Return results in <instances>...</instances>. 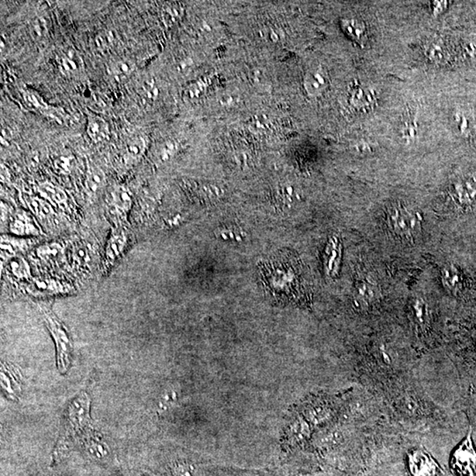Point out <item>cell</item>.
I'll return each mask as SVG.
<instances>
[{
  "mask_svg": "<svg viewBox=\"0 0 476 476\" xmlns=\"http://www.w3.org/2000/svg\"><path fill=\"white\" fill-rule=\"evenodd\" d=\"M91 397L84 392L79 393L68 405L64 429L54 449L53 460L55 463L67 457L82 436L91 429Z\"/></svg>",
  "mask_w": 476,
  "mask_h": 476,
  "instance_id": "1",
  "label": "cell"
},
{
  "mask_svg": "<svg viewBox=\"0 0 476 476\" xmlns=\"http://www.w3.org/2000/svg\"><path fill=\"white\" fill-rule=\"evenodd\" d=\"M269 260L263 267L265 282L267 288L280 296L287 293V299L299 295L303 287L302 270L295 258L289 255H276L274 260Z\"/></svg>",
  "mask_w": 476,
  "mask_h": 476,
  "instance_id": "2",
  "label": "cell"
},
{
  "mask_svg": "<svg viewBox=\"0 0 476 476\" xmlns=\"http://www.w3.org/2000/svg\"><path fill=\"white\" fill-rule=\"evenodd\" d=\"M386 223L390 231L397 238L414 243L422 234V213L402 202H395L386 211Z\"/></svg>",
  "mask_w": 476,
  "mask_h": 476,
  "instance_id": "3",
  "label": "cell"
},
{
  "mask_svg": "<svg viewBox=\"0 0 476 476\" xmlns=\"http://www.w3.org/2000/svg\"><path fill=\"white\" fill-rule=\"evenodd\" d=\"M43 314V317L48 330L53 336L57 350V364L58 371L65 373L70 368L72 362V344L63 324L60 322L55 314L46 306L38 305Z\"/></svg>",
  "mask_w": 476,
  "mask_h": 476,
  "instance_id": "4",
  "label": "cell"
},
{
  "mask_svg": "<svg viewBox=\"0 0 476 476\" xmlns=\"http://www.w3.org/2000/svg\"><path fill=\"white\" fill-rule=\"evenodd\" d=\"M78 444L89 460L102 465L113 463L114 455L108 443L93 428L82 436Z\"/></svg>",
  "mask_w": 476,
  "mask_h": 476,
  "instance_id": "5",
  "label": "cell"
},
{
  "mask_svg": "<svg viewBox=\"0 0 476 476\" xmlns=\"http://www.w3.org/2000/svg\"><path fill=\"white\" fill-rule=\"evenodd\" d=\"M450 464L457 476H476V451L472 444L471 431L454 450Z\"/></svg>",
  "mask_w": 476,
  "mask_h": 476,
  "instance_id": "6",
  "label": "cell"
},
{
  "mask_svg": "<svg viewBox=\"0 0 476 476\" xmlns=\"http://www.w3.org/2000/svg\"><path fill=\"white\" fill-rule=\"evenodd\" d=\"M133 193L124 185H117L110 190L107 196V206L109 215L113 220L119 224L126 220L131 209L133 206Z\"/></svg>",
  "mask_w": 476,
  "mask_h": 476,
  "instance_id": "7",
  "label": "cell"
},
{
  "mask_svg": "<svg viewBox=\"0 0 476 476\" xmlns=\"http://www.w3.org/2000/svg\"><path fill=\"white\" fill-rule=\"evenodd\" d=\"M451 196L457 208L471 209L476 206V177L464 176L455 179L451 185Z\"/></svg>",
  "mask_w": 476,
  "mask_h": 476,
  "instance_id": "8",
  "label": "cell"
},
{
  "mask_svg": "<svg viewBox=\"0 0 476 476\" xmlns=\"http://www.w3.org/2000/svg\"><path fill=\"white\" fill-rule=\"evenodd\" d=\"M441 282L451 294L461 295L470 287V282L460 265L449 263L444 265L440 272Z\"/></svg>",
  "mask_w": 476,
  "mask_h": 476,
  "instance_id": "9",
  "label": "cell"
},
{
  "mask_svg": "<svg viewBox=\"0 0 476 476\" xmlns=\"http://www.w3.org/2000/svg\"><path fill=\"white\" fill-rule=\"evenodd\" d=\"M9 230L18 237H40L43 234L34 217L22 209L17 210L10 216Z\"/></svg>",
  "mask_w": 476,
  "mask_h": 476,
  "instance_id": "10",
  "label": "cell"
},
{
  "mask_svg": "<svg viewBox=\"0 0 476 476\" xmlns=\"http://www.w3.org/2000/svg\"><path fill=\"white\" fill-rule=\"evenodd\" d=\"M127 244H128V236L124 229L117 227L115 230L112 231L105 248L103 265H105L106 270L112 267L117 260L122 256Z\"/></svg>",
  "mask_w": 476,
  "mask_h": 476,
  "instance_id": "11",
  "label": "cell"
},
{
  "mask_svg": "<svg viewBox=\"0 0 476 476\" xmlns=\"http://www.w3.org/2000/svg\"><path fill=\"white\" fill-rule=\"evenodd\" d=\"M33 244V241L31 239H25V238L11 236H1V241H0V258H1V272L3 267L13 258L20 256V253L26 251Z\"/></svg>",
  "mask_w": 476,
  "mask_h": 476,
  "instance_id": "12",
  "label": "cell"
},
{
  "mask_svg": "<svg viewBox=\"0 0 476 476\" xmlns=\"http://www.w3.org/2000/svg\"><path fill=\"white\" fill-rule=\"evenodd\" d=\"M381 291L377 285L371 280L362 279L355 284L354 291V303L359 310H366L378 301Z\"/></svg>",
  "mask_w": 476,
  "mask_h": 476,
  "instance_id": "13",
  "label": "cell"
},
{
  "mask_svg": "<svg viewBox=\"0 0 476 476\" xmlns=\"http://www.w3.org/2000/svg\"><path fill=\"white\" fill-rule=\"evenodd\" d=\"M329 77L322 67L307 72L303 77V88L310 98L322 96L329 87Z\"/></svg>",
  "mask_w": 476,
  "mask_h": 476,
  "instance_id": "14",
  "label": "cell"
},
{
  "mask_svg": "<svg viewBox=\"0 0 476 476\" xmlns=\"http://www.w3.org/2000/svg\"><path fill=\"white\" fill-rule=\"evenodd\" d=\"M409 467L413 476H437L439 472L437 462L423 451H415L410 454Z\"/></svg>",
  "mask_w": 476,
  "mask_h": 476,
  "instance_id": "15",
  "label": "cell"
},
{
  "mask_svg": "<svg viewBox=\"0 0 476 476\" xmlns=\"http://www.w3.org/2000/svg\"><path fill=\"white\" fill-rule=\"evenodd\" d=\"M348 102L352 108L357 110H367L373 108L376 96L373 91L361 84H354L348 89Z\"/></svg>",
  "mask_w": 476,
  "mask_h": 476,
  "instance_id": "16",
  "label": "cell"
},
{
  "mask_svg": "<svg viewBox=\"0 0 476 476\" xmlns=\"http://www.w3.org/2000/svg\"><path fill=\"white\" fill-rule=\"evenodd\" d=\"M29 291L38 296H55L67 294L72 291L71 285L51 279L34 280L31 282Z\"/></svg>",
  "mask_w": 476,
  "mask_h": 476,
  "instance_id": "17",
  "label": "cell"
},
{
  "mask_svg": "<svg viewBox=\"0 0 476 476\" xmlns=\"http://www.w3.org/2000/svg\"><path fill=\"white\" fill-rule=\"evenodd\" d=\"M1 388L4 395L10 399L17 401L20 392V381L19 375L13 367L8 364H2Z\"/></svg>",
  "mask_w": 476,
  "mask_h": 476,
  "instance_id": "18",
  "label": "cell"
},
{
  "mask_svg": "<svg viewBox=\"0 0 476 476\" xmlns=\"http://www.w3.org/2000/svg\"><path fill=\"white\" fill-rule=\"evenodd\" d=\"M341 260V244L339 238L332 237L327 244L325 251V264L326 272L329 276H336L339 272V268Z\"/></svg>",
  "mask_w": 476,
  "mask_h": 476,
  "instance_id": "19",
  "label": "cell"
},
{
  "mask_svg": "<svg viewBox=\"0 0 476 476\" xmlns=\"http://www.w3.org/2000/svg\"><path fill=\"white\" fill-rule=\"evenodd\" d=\"M60 72L65 75L76 74L82 67V60L74 50L67 49L62 51L58 58Z\"/></svg>",
  "mask_w": 476,
  "mask_h": 476,
  "instance_id": "20",
  "label": "cell"
},
{
  "mask_svg": "<svg viewBox=\"0 0 476 476\" xmlns=\"http://www.w3.org/2000/svg\"><path fill=\"white\" fill-rule=\"evenodd\" d=\"M341 27L350 39L357 44H363L364 37H366V25L362 20L355 18L341 20Z\"/></svg>",
  "mask_w": 476,
  "mask_h": 476,
  "instance_id": "21",
  "label": "cell"
},
{
  "mask_svg": "<svg viewBox=\"0 0 476 476\" xmlns=\"http://www.w3.org/2000/svg\"><path fill=\"white\" fill-rule=\"evenodd\" d=\"M87 133L89 138L95 143H102L109 137L108 124L100 117H92L88 120Z\"/></svg>",
  "mask_w": 476,
  "mask_h": 476,
  "instance_id": "22",
  "label": "cell"
},
{
  "mask_svg": "<svg viewBox=\"0 0 476 476\" xmlns=\"http://www.w3.org/2000/svg\"><path fill=\"white\" fill-rule=\"evenodd\" d=\"M37 191L43 198L46 199V201L56 205L64 204L67 201V193L64 190L49 182H44L38 185Z\"/></svg>",
  "mask_w": 476,
  "mask_h": 476,
  "instance_id": "23",
  "label": "cell"
},
{
  "mask_svg": "<svg viewBox=\"0 0 476 476\" xmlns=\"http://www.w3.org/2000/svg\"><path fill=\"white\" fill-rule=\"evenodd\" d=\"M412 315L414 322L420 329L425 330L429 326L430 310L427 303L424 299L416 298L411 303Z\"/></svg>",
  "mask_w": 476,
  "mask_h": 476,
  "instance_id": "24",
  "label": "cell"
},
{
  "mask_svg": "<svg viewBox=\"0 0 476 476\" xmlns=\"http://www.w3.org/2000/svg\"><path fill=\"white\" fill-rule=\"evenodd\" d=\"M425 54L430 60L437 64H443L450 57L449 50L441 41H433L425 47Z\"/></svg>",
  "mask_w": 476,
  "mask_h": 476,
  "instance_id": "25",
  "label": "cell"
},
{
  "mask_svg": "<svg viewBox=\"0 0 476 476\" xmlns=\"http://www.w3.org/2000/svg\"><path fill=\"white\" fill-rule=\"evenodd\" d=\"M24 201L27 206L31 209L34 215L40 217L41 219H46L48 217L53 215V209L48 201L37 198V197L26 196Z\"/></svg>",
  "mask_w": 476,
  "mask_h": 476,
  "instance_id": "26",
  "label": "cell"
},
{
  "mask_svg": "<svg viewBox=\"0 0 476 476\" xmlns=\"http://www.w3.org/2000/svg\"><path fill=\"white\" fill-rule=\"evenodd\" d=\"M134 70H135V65L131 60L117 61L109 67L110 74L117 79V81H125L133 74Z\"/></svg>",
  "mask_w": 476,
  "mask_h": 476,
  "instance_id": "27",
  "label": "cell"
},
{
  "mask_svg": "<svg viewBox=\"0 0 476 476\" xmlns=\"http://www.w3.org/2000/svg\"><path fill=\"white\" fill-rule=\"evenodd\" d=\"M8 264L10 271L17 280H29L32 277L30 265L22 256L13 258Z\"/></svg>",
  "mask_w": 476,
  "mask_h": 476,
  "instance_id": "28",
  "label": "cell"
},
{
  "mask_svg": "<svg viewBox=\"0 0 476 476\" xmlns=\"http://www.w3.org/2000/svg\"><path fill=\"white\" fill-rule=\"evenodd\" d=\"M184 15V9L177 3H168L161 10V18L165 26L171 27L178 23Z\"/></svg>",
  "mask_w": 476,
  "mask_h": 476,
  "instance_id": "29",
  "label": "cell"
},
{
  "mask_svg": "<svg viewBox=\"0 0 476 476\" xmlns=\"http://www.w3.org/2000/svg\"><path fill=\"white\" fill-rule=\"evenodd\" d=\"M146 150V143L143 138H135L126 145L125 157L127 164H132L139 160Z\"/></svg>",
  "mask_w": 476,
  "mask_h": 476,
  "instance_id": "30",
  "label": "cell"
},
{
  "mask_svg": "<svg viewBox=\"0 0 476 476\" xmlns=\"http://www.w3.org/2000/svg\"><path fill=\"white\" fill-rule=\"evenodd\" d=\"M37 256L46 262H51L58 260L63 253V248L60 244H46L39 246L37 250Z\"/></svg>",
  "mask_w": 476,
  "mask_h": 476,
  "instance_id": "31",
  "label": "cell"
},
{
  "mask_svg": "<svg viewBox=\"0 0 476 476\" xmlns=\"http://www.w3.org/2000/svg\"><path fill=\"white\" fill-rule=\"evenodd\" d=\"M417 133H418V126H417L416 120L410 116L409 112L406 119L402 124L401 136L406 143H409L416 139Z\"/></svg>",
  "mask_w": 476,
  "mask_h": 476,
  "instance_id": "32",
  "label": "cell"
},
{
  "mask_svg": "<svg viewBox=\"0 0 476 476\" xmlns=\"http://www.w3.org/2000/svg\"><path fill=\"white\" fill-rule=\"evenodd\" d=\"M159 91L153 79H147L144 82L140 91L141 101L144 105H151L157 100Z\"/></svg>",
  "mask_w": 476,
  "mask_h": 476,
  "instance_id": "33",
  "label": "cell"
},
{
  "mask_svg": "<svg viewBox=\"0 0 476 476\" xmlns=\"http://www.w3.org/2000/svg\"><path fill=\"white\" fill-rule=\"evenodd\" d=\"M279 195L285 204L293 205L301 199L298 190L294 185L284 184L279 189Z\"/></svg>",
  "mask_w": 476,
  "mask_h": 476,
  "instance_id": "34",
  "label": "cell"
},
{
  "mask_svg": "<svg viewBox=\"0 0 476 476\" xmlns=\"http://www.w3.org/2000/svg\"><path fill=\"white\" fill-rule=\"evenodd\" d=\"M105 182V176L99 168H93L89 171L87 178V186L89 191L95 192L102 187Z\"/></svg>",
  "mask_w": 476,
  "mask_h": 476,
  "instance_id": "35",
  "label": "cell"
},
{
  "mask_svg": "<svg viewBox=\"0 0 476 476\" xmlns=\"http://www.w3.org/2000/svg\"><path fill=\"white\" fill-rule=\"evenodd\" d=\"M30 33L34 39H41L46 36L48 27L46 20L42 17L34 19L29 25Z\"/></svg>",
  "mask_w": 476,
  "mask_h": 476,
  "instance_id": "36",
  "label": "cell"
},
{
  "mask_svg": "<svg viewBox=\"0 0 476 476\" xmlns=\"http://www.w3.org/2000/svg\"><path fill=\"white\" fill-rule=\"evenodd\" d=\"M23 98L27 102V105H29L34 109L42 110V112H47V110H49L50 109L49 106H48L46 103L44 102V100L41 98L39 95L34 94V92H24Z\"/></svg>",
  "mask_w": 476,
  "mask_h": 476,
  "instance_id": "37",
  "label": "cell"
},
{
  "mask_svg": "<svg viewBox=\"0 0 476 476\" xmlns=\"http://www.w3.org/2000/svg\"><path fill=\"white\" fill-rule=\"evenodd\" d=\"M177 151V144L174 141H167L161 145L157 153V160L159 161H166L173 155Z\"/></svg>",
  "mask_w": 476,
  "mask_h": 476,
  "instance_id": "38",
  "label": "cell"
},
{
  "mask_svg": "<svg viewBox=\"0 0 476 476\" xmlns=\"http://www.w3.org/2000/svg\"><path fill=\"white\" fill-rule=\"evenodd\" d=\"M74 158L72 157H61L54 161V167L58 173H70L74 167Z\"/></svg>",
  "mask_w": 476,
  "mask_h": 476,
  "instance_id": "39",
  "label": "cell"
},
{
  "mask_svg": "<svg viewBox=\"0 0 476 476\" xmlns=\"http://www.w3.org/2000/svg\"><path fill=\"white\" fill-rule=\"evenodd\" d=\"M462 54H463L465 60L472 63H476V42L475 41H469L462 46Z\"/></svg>",
  "mask_w": 476,
  "mask_h": 476,
  "instance_id": "40",
  "label": "cell"
},
{
  "mask_svg": "<svg viewBox=\"0 0 476 476\" xmlns=\"http://www.w3.org/2000/svg\"><path fill=\"white\" fill-rule=\"evenodd\" d=\"M218 232L220 233V237H223V239H234L240 241L241 237H242L240 234H237V232H239L238 227L234 226L223 227L218 230Z\"/></svg>",
  "mask_w": 476,
  "mask_h": 476,
  "instance_id": "41",
  "label": "cell"
},
{
  "mask_svg": "<svg viewBox=\"0 0 476 476\" xmlns=\"http://www.w3.org/2000/svg\"><path fill=\"white\" fill-rule=\"evenodd\" d=\"M114 41H115V37H114L112 32L109 31V32L101 34L96 37L95 42L100 49L105 50L106 48L112 46Z\"/></svg>",
  "mask_w": 476,
  "mask_h": 476,
  "instance_id": "42",
  "label": "cell"
},
{
  "mask_svg": "<svg viewBox=\"0 0 476 476\" xmlns=\"http://www.w3.org/2000/svg\"><path fill=\"white\" fill-rule=\"evenodd\" d=\"M203 91H204V85H203V82L199 81L190 86V87L186 89L185 95L190 99H195L199 98V96H201Z\"/></svg>",
  "mask_w": 476,
  "mask_h": 476,
  "instance_id": "43",
  "label": "cell"
},
{
  "mask_svg": "<svg viewBox=\"0 0 476 476\" xmlns=\"http://www.w3.org/2000/svg\"><path fill=\"white\" fill-rule=\"evenodd\" d=\"M447 1H435L432 5V10L435 15H439L447 8Z\"/></svg>",
  "mask_w": 476,
  "mask_h": 476,
  "instance_id": "44",
  "label": "cell"
},
{
  "mask_svg": "<svg viewBox=\"0 0 476 476\" xmlns=\"http://www.w3.org/2000/svg\"><path fill=\"white\" fill-rule=\"evenodd\" d=\"M267 36L269 40L272 43L280 42L282 39V33L280 32V30L269 29L267 31Z\"/></svg>",
  "mask_w": 476,
  "mask_h": 476,
  "instance_id": "45",
  "label": "cell"
},
{
  "mask_svg": "<svg viewBox=\"0 0 476 476\" xmlns=\"http://www.w3.org/2000/svg\"><path fill=\"white\" fill-rule=\"evenodd\" d=\"M220 103L223 106L232 105L234 103V98L231 95H223L220 100Z\"/></svg>",
  "mask_w": 476,
  "mask_h": 476,
  "instance_id": "46",
  "label": "cell"
},
{
  "mask_svg": "<svg viewBox=\"0 0 476 476\" xmlns=\"http://www.w3.org/2000/svg\"><path fill=\"white\" fill-rule=\"evenodd\" d=\"M37 476H48L46 475H38Z\"/></svg>",
  "mask_w": 476,
  "mask_h": 476,
  "instance_id": "47",
  "label": "cell"
},
{
  "mask_svg": "<svg viewBox=\"0 0 476 476\" xmlns=\"http://www.w3.org/2000/svg\"><path fill=\"white\" fill-rule=\"evenodd\" d=\"M146 476H152V475H146Z\"/></svg>",
  "mask_w": 476,
  "mask_h": 476,
  "instance_id": "48",
  "label": "cell"
}]
</instances>
